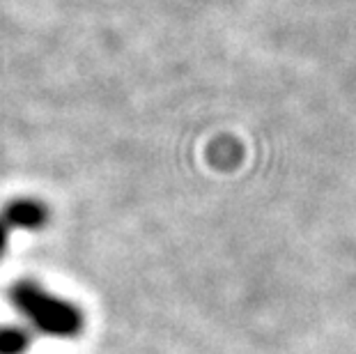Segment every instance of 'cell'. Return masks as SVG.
Listing matches in <instances>:
<instances>
[{"instance_id": "cell-3", "label": "cell", "mask_w": 356, "mask_h": 354, "mask_svg": "<svg viewBox=\"0 0 356 354\" xmlns=\"http://www.w3.org/2000/svg\"><path fill=\"white\" fill-rule=\"evenodd\" d=\"M33 345V331L19 325L0 327V354H26Z\"/></svg>"}, {"instance_id": "cell-1", "label": "cell", "mask_w": 356, "mask_h": 354, "mask_svg": "<svg viewBox=\"0 0 356 354\" xmlns=\"http://www.w3.org/2000/svg\"><path fill=\"white\" fill-rule=\"evenodd\" d=\"M10 301L24 315L33 334L51 338H79L86 315L74 301L58 297L33 278H21L10 288Z\"/></svg>"}, {"instance_id": "cell-4", "label": "cell", "mask_w": 356, "mask_h": 354, "mask_svg": "<svg viewBox=\"0 0 356 354\" xmlns=\"http://www.w3.org/2000/svg\"><path fill=\"white\" fill-rule=\"evenodd\" d=\"M10 228H7V225L0 221V255L5 253V248H7V242H10Z\"/></svg>"}, {"instance_id": "cell-2", "label": "cell", "mask_w": 356, "mask_h": 354, "mask_svg": "<svg viewBox=\"0 0 356 354\" xmlns=\"http://www.w3.org/2000/svg\"><path fill=\"white\" fill-rule=\"evenodd\" d=\"M51 218L49 207L37 198H14L7 200L0 209V221L10 230H42Z\"/></svg>"}]
</instances>
